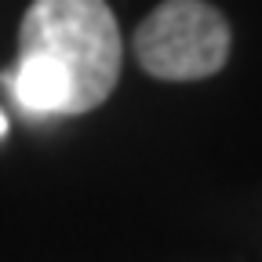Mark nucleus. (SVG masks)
Listing matches in <instances>:
<instances>
[{"label": "nucleus", "mask_w": 262, "mask_h": 262, "mask_svg": "<svg viewBox=\"0 0 262 262\" xmlns=\"http://www.w3.org/2000/svg\"><path fill=\"white\" fill-rule=\"evenodd\" d=\"M18 58H37L62 77L70 117L102 106L120 80L124 40L106 0H33Z\"/></svg>", "instance_id": "nucleus-1"}, {"label": "nucleus", "mask_w": 262, "mask_h": 262, "mask_svg": "<svg viewBox=\"0 0 262 262\" xmlns=\"http://www.w3.org/2000/svg\"><path fill=\"white\" fill-rule=\"evenodd\" d=\"M229 55V26L204 0H164L135 29V58L157 80H204Z\"/></svg>", "instance_id": "nucleus-2"}, {"label": "nucleus", "mask_w": 262, "mask_h": 262, "mask_svg": "<svg viewBox=\"0 0 262 262\" xmlns=\"http://www.w3.org/2000/svg\"><path fill=\"white\" fill-rule=\"evenodd\" d=\"M4 131H8V117H4V113H0V135H4Z\"/></svg>", "instance_id": "nucleus-3"}]
</instances>
